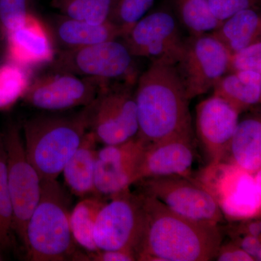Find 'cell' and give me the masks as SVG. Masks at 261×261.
Listing matches in <instances>:
<instances>
[{
	"instance_id": "obj_1",
	"label": "cell",
	"mask_w": 261,
	"mask_h": 261,
	"mask_svg": "<svg viewBox=\"0 0 261 261\" xmlns=\"http://www.w3.org/2000/svg\"><path fill=\"white\" fill-rule=\"evenodd\" d=\"M144 226L137 260H214L223 237L218 224L183 217L140 192Z\"/></svg>"
},
{
	"instance_id": "obj_2",
	"label": "cell",
	"mask_w": 261,
	"mask_h": 261,
	"mask_svg": "<svg viewBox=\"0 0 261 261\" xmlns=\"http://www.w3.org/2000/svg\"><path fill=\"white\" fill-rule=\"evenodd\" d=\"M139 130L145 147L176 138L194 137L190 99L174 65L152 63L135 86Z\"/></svg>"
},
{
	"instance_id": "obj_3",
	"label": "cell",
	"mask_w": 261,
	"mask_h": 261,
	"mask_svg": "<svg viewBox=\"0 0 261 261\" xmlns=\"http://www.w3.org/2000/svg\"><path fill=\"white\" fill-rule=\"evenodd\" d=\"M70 211L69 197L57 179H42L40 199L25 232L31 260H81L70 230Z\"/></svg>"
},
{
	"instance_id": "obj_4",
	"label": "cell",
	"mask_w": 261,
	"mask_h": 261,
	"mask_svg": "<svg viewBox=\"0 0 261 261\" xmlns=\"http://www.w3.org/2000/svg\"><path fill=\"white\" fill-rule=\"evenodd\" d=\"M88 132L85 107L75 116H37L25 122V152L42 179H57Z\"/></svg>"
},
{
	"instance_id": "obj_5",
	"label": "cell",
	"mask_w": 261,
	"mask_h": 261,
	"mask_svg": "<svg viewBox=\"0 0 261 261\" xmlns=\"http://www.w3.org/2000/svg\"><path fill=\"white\" fill-rule=\"evenodd\" d=\"M135 86L128 82H109L93 102L86 106L89 130L97 143L118 145L137 135Z\"/></svg>"
},
{
	"instance_id": "obj_6",
	"label": "cell",
	"mask_w": 261,
	"mask_h": 261,
	"mask_svg": "<svg viewBox=\"0 0 261 261\" xmlns=\"http://www.w3.org/2000/svg\"><path fill=\"white\" fill-rule=\"evenodd\" d=\"M135 57L119 39L73 49H62L54 61V70L109 82L137 84Z\"/></svg>"
},
{
	"instance_id": "obj_7",
	"label": "cell",
	"mask_w": 261,
	"mask_h": 261,
	"mask_svg": "<svg viewBox=\"0 0 261 261\" xmlns=\"http://www.w3.org/2000/svg\"><path fill=\"white\" fill-rule=\"evenodd\" d=\"M3 142L15 236L25 247L27 225L40 199L42 178L27 157L18 128H10Z\"/></svg>"
},
{
	"instance_id": "obj_8",
	"label": "cell",
	"mask_w": 261,
	"mask_h": 261,
	"mask_svg": "<svg viewBox=\"0 0 261 261\" xmlns=\"http://www.w3.org/2000/svg\"><path fill=\"white\" fill-rule=\"evenodd\" d=\"M135 184L140 186V192L154 197L187 219L214 224L224 221L223 211L218 201L205 187L188 176L144 178Z\"/></svg>"
},
{
	"instance_id": "obj_9",
	"label": "cell",
	"mask_w": 261,
	"mask_h": 261,
	"mask_svg": "<svg viewBox=\"0 0 261 261\" xmlns=\"http://www.w3.org/2000/svg\"><path fill=\"white\" fill-rule=\"evenodd\" d=\"M144 226L140 192H122L105 203L96 219L94 240L99 250H124L137 257Z\"/></svg>"
},
{
	"instance_id": "obj_10",
	"label": "cell",
	"mask_w": 261,
	"mask_h": 261,
	"mask_svg": "<svg viewBox=\"0 0 261 261\" xmlns=\"http://www.w3.org/2000/svg\"><path fill=\"white\" fill-rule=\"evenodd\" d=\"M229 51L211 34L185 39L174 65L190 100L207 93L227 73Z\"/></svg>"
},
{
	"instance_id": "obj_11",
	"label": "cell",
	"mask_w": 261,
	"mask_h": 261,
	"mask_svg": "<svg viewBox=\"0 0 261 261\" xmlns=\"http://www.w3.org/2000/svg\"><path fill=\"white\" fill-rule=\"evenodd\" d=\"M121 39L135 58L173 65L185 44L176 19L165 10L145 15Z\"/></svg>"
},
{
	"instance_id": "obj_12",
	"label": "cell",
	"mask_w": 261,
	"mask_h": 261,
	"mask_svg": "<svg viewBox=\"0 0 261 261\" xmlns=\"http://www.w3.org/2000/svg\"><path fill=\"white\" fill-rule=\"evenodd\" d=\"M109 82L56 72L30 83L22 99L31 107L43 111H61L81 106L84 108L93 102Z\"/></svg>"
},
{
	"instance_id": "obj_13",
	"label": "cell",
	"mask_w": 261,
	"mask_h": 261,
	"mask_svg": "<svg viewBox=\"0 0 261 261\" xmlns=\"http://www.w3.org/2000/svg\"><path fill=\"white\" fill-rule=\"evenodd\" d=\"M145 146L137 138L118 145H104L97 152L94 195L110 198L129 190L137 173Z\"/></svg>"
},
{
	"instance_id": "obj_14",
	"label": "cell",
	"mask_w": 261,
	"mask_h": 261,
	"mask_svg": "<svg viewBox=\"0 0 261 261\" xmlns=\"http://www.w3.org/2000/svg\"><path fill=\"white\" fill-rule=\"evenodd\" d=\"M240 114L217 96L204 99L196 107L197 140L211 166L224 161L239 122Z\"/></svg>"
},
{
	"instance_id": "obj_15",
	"label": "cell",
	"mask_w": 261,
	"mask_h": 261,
	"mask_svg": "<svg viewBox=\"0 0 261 261\" xmlns=\"http://www.w3.org/2000/svg\"><path fill=\"white\" fill-rule=\"evenodd\" d=\"M195 157L194 137H176L147 146L142 153L137 181L156 176H189Z\"/></svg>"
},
{
	"instance_id": "obj_16",
	"label": "cell",
	"mask_w": 261,
	"mask_h": 261,
	"mask_svg": "<svg viewBox=\"0 0 261 261\" xmlns=\"http://www.w3.org/2000/svg\"><path fill=\"white\" fill-rule=\"evenodd\" d=\"M8 49L14 63L25 68L53 63L56 56L47 25L30 12L20 27L8 33Z\"/></svg>"
},
{
	"instance_id": "obj_17",
	"label": "cell",
	"mask_w": 261,
	"mask_h": 261,
	"mask_svg": "<svg viewBox=\"0 0 261 261\" xmlns=\"http://www.w3.org/2000/svg\"><path fill=\"white\" fill-rule=\"evenodd\" d=\"M250 175L261 167V120L254 114L238 122L224 160Z\"/></svg>"
},
{
	"instance_id": "obj_18",
	"label": "cell",
	"mask_w": 261,
	"mask_h": 261,
	"mask_svg": "<svg viewBox=\"0 0 261 261\" xmlns=\"http://www.w3.org/2000/svg\"><path fill=\"white\" fill-rule=\"evenodd\" d=\"M55 35L63 49L94 45L99 43L121 39V29L111 21L94 24L63 16L54 25Z\"/></svg>"
},
{
	"instance_id": "obj_19",
	"label": "cell",
	"mask_w": 261,
	"mask_h": 261,
	"mask_svg": "<svg viewBox=\"0 0 261 261\" xmlns=\"http://www.w3.org/2000/svg\"><path fill=\"white\" fill-rule=\"evenodd\" d=\"M97 144L94 135L89 130L62 171L67 187L78 197L94 195Z\"/></svg>"
},
{
	"instance_id": "obj_20",
	"label": "cell",
	"mask_w": 261,
	"mask_h": 261,
	"mask_svg": "<svg viewBox=\"0 0 261 261\" xmlns=\"http://www.w3.org/2000/svg\"><path fill=\"white\" fill-rule=\"evenodd\" d=\"M211 34L233 54L260 41V13L256 9L242 10L223 21Z\"/></svg>"
},
{
	"instance_id": "obj_21",
	"label": "cell",
	"mask_w": 261,
	"mask_h": 261,
	"mask_svg": "<svg viewBox=\"0 0 261 261\" xmlns=\"http://www.w3.org/2000/svg\"><path fill=\"white\" fill-rule=\"evenodd\" d=\"M213 89L214 95L226 101L239 114L260 103L261 86L249 83L236 73L223 75Z\"/></svg>"
},
{
	"instance_id": "obj_22",
	"label": "cell",
	"mask_w": 261,
	"mask_h": 261,
	"mask_svg": "<svg viewBox=\"0 0 261 261\" xmlns=\"http://www.w3.org/2000/svg\"><path fill=\"white\" fill-rule=\"evenodd\" d=\"M105 203L102 197L94 195L83 199L70 211V226L73 240L88 252L98 250L94 240V228Z\"/></svg>"
},
{
	"instance_id": "obj_23",
	"label": "cell",
	"mask_w": 261,
	"mask_h": 261,
	"mask_svg": "<svg viewBox=\"0 0 261 261\" xmlns=\"http://www.w3.org/2000/svg\"><path fill=\"white\" fill-rule=\"evenodd\" d=\"M173 3L190 36L211 34L222 23L211 13L207 0H173Z\"/></svg>"
},
{
	"instance_id": "obj_24",
	"label": "cell",
	"mask_w": 261,
	"mask_h": 261,
	"mask_svg": "<svg viewBox=\"0 0 261 261\" xmlns=\"http://www.w3.org/2000/svg\"><path fill=\"white\" fill-rule=\"evenodd\" d=\"M114 3L115 0H53L51 5L66 18L98 24L109 20Z\"/></svg>"
},
{
	"instance_id": "obj_25",
	"label": "cell",
	"mask_w": 261,
	"mask_h": 261,
	"mask_svg": "<svg viewBox=\"0 0 261 261\" xmlns=\"http://www.w3.org/2000/svg\"><path fill=\"white\" fill-rule=\"evenodd\" d=\"M13 206L7 184L6 160L3 142H0V251L14 247L16 241Z\"/></svg>"
},
{
	"instance_id": "obj_26",
	"label": "cell",
	"mask_w": 261,
	"mask_h": 261,
	"mask_svg": "<svg viewBox=\"0 0 261 261\" xmlns=\"http://www.w3.org/2000/svg\"><path fill=\"white\" fill-rule=\"evenodd\" d=\"M29 73L27 68L15 64L0 68V109L11 107L23 98L28 89Z\"/></svg>"
},
{
	"instance_id": "obj_27",
	"label": "cell",
	"mask_w": 261,
	"mask_h": 261,
	"mask_svg": "<svg viewBox=\"0 0 261 261\" xmlns=\"http://www.w3.org/2000/svg\"><path fill=\"white\" fill-rule=\"evenodd\" d=\"M155 0H115L109 21L125 35L149 11Z\"/></svg>"
},
{
	"instance_id": "obj_28",
	"label": "cell",
	"mask_w": 261,
	"mask_h": 261,
	"mask_svg": "<svg viewBox=\"0 0 261 261\" xmlns=\"http://www.w3.org/2000/svg\"><path fill=\"white\" fill-rule=\"evenodd\" d=\"M247 70L261 73V41L230 55L227 73Z\"/></svg>"
},
{
	"instance_id": "obj_29",
	"label": "cell",
	"mask_w": 261,
	"mask_h": 261,
	"mask_svg": "<svg viewBox=\"0 0 261 261\" xmlns=\"http://www.w3.org/2000/svg\"><path fill=\"white\" fill-rule=\"evenodd\" d=\"M29 13L27 0H0V20L8 33L20 27Z\"/></svg>"
},
{
	"instance_id": "obj_30",
	"label": "cell",
	"mask_w": 261,
	"mask_h": 261,
	"mask_svg": "<svg viewBox=\"0 0 261 261\" xmlns=\"http://www.w3.org/2000/svg\"><path fill=\"white\" fill-rule=\"evenodd\" d=\"M211 13L215 18L223 22L247 9H259L260 0H207Z\"/></svg>"
},
{
	"instance_id": "obj_31",
	"label": "cell",
	"mask_w": 261,
	"mask_h": 261,
	"mask_svg": "<svg viewBox=\"0 0 261 261\" xmlns=\"http://www.w3.org/2000/svg\"><path fill=\"white\" fill-rule=\"evenodd\" d=\"M232 242L253 258L254 261L261 260L260 238L245 233L233 231Z\"/></svg>"
},
{
	"instance_id": "obj_32",
	"label": "cell",
	"mask_w": 261,
	"mask_h": 261,
	"mask_svg": "<svg viewBox=\"0 0 261 261\" xmlns=\"http://www.w3.org/2000/svg\"><path fill=\"white\" fill-rule=\"evenodd\" d=\"M215 259L218 261H254L250 255L233 242L224 245L221 243Z\"/></svg>"
},
{
	"instance_id": "obj_33",
	"label": "cell",
	"mask_w": 261,
	"mask_h": 261,
	"mask_svg": "<svg viewBox=\"0 0 261 261\" xmlns=\"http://www.w3.org/2000/svg\"><path fill=\"white\" fill-rule=\"evenodd\" d=\"M86 260L94 261H135V254L124 250H99L89 252Z\"/></svg>"
},
{
	"instance_id": "obj_34",
	"label": "cell",
	"mask_w": 261,
	"mask_h": 261,
	"mask_svg": "<svg viewBox=\"0 0 261 261\" xmlns=\"http://www.w3.org/2000/svg\"><path fill=\"white\" fill-rule=\"evenodd\" d=\"M239 233H245L260 238L261 224L260 219L250 220L242 223L237 228Z\"/></svg>"
}]
</instances>
